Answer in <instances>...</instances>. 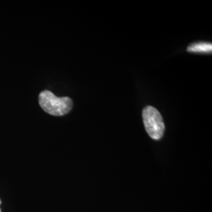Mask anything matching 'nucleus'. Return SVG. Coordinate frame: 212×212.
<instances>
[{
    "mask_svg": "<svg viewBox=\"0 0 212 212\" xmlns=\"http://www.w3.org/2000/svg\"><path fill=\"white\" fill-rule=\"evenodd\" d=\"M39 104L46 113L55 116H61L68 113L73 107V101L68 97H58L52 92L44 90L38 97Z\"/></svg>",
    "mask_w": 212,
    "mask_h": 212,
    "instance_id": "f257e3e1",
    "label": "nucleus"
},
{
    "mask_svg": "<svg viewBox=\"0 0 212 212\" xmlns=\"http://www.w3.org/2000/svg\"><path fill=\"white\" fill-rule=\"evenodd\" d=\"M212 50V45L208 43H198L191 44L187 47V51L191 53H209Z\"/></svg>",
    "mask_w": 212,
    "mask_h": 212,
    "instance_id": "7ed1b4c3",
    "label": "nucleus"
},
{
    "mask_svg": "<svg viewBox=\"0 0 212 212\" xmlns=\"http://www.w3.org/2000/svg\"><path fill=\"white\" fill-rule=\"evenodd\" d=\"M143 119L146 130L154 140H160L163 136L164 124L159 112L152 106H147L143 110Z\"/></svg>",
    "mask_w": 212,
    "mask_h": 212,
    "instance_id": "f03ea898",
    "label": "nucleus"
},
{
    "mask_svg": "<svg viewBox=\"0 0 212 212\" xmlns=\"http://www.w3.org/2000/svg\"><path fill=\"white\" fill-rule=\"evenodd\" d=\"M0 212H1V209H0Z\"/></svg>",
    "mask_w": 212,
    "mask_h": 212,
    "instance_id": "39448f33",
    "label": "nucleus"
},
{
    "mask_svg": "<svg viewBox=\"0 0 212 212\" xmlns=\"http://www.w3.org/2000/svg\"><path fill=\"white\" fill-rule=\"evenodd\" d=\"M1 200H0V204H1Z\"/></svg>",
    "mask_w": 212,
    "mask_h": 212,
    "instance_id": "20e7f679",
    "label": "nucleus"
}]
</instances>
